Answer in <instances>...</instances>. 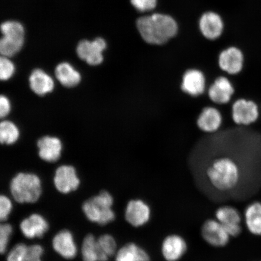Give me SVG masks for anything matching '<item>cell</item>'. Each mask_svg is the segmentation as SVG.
I'll use <instances>...</instances> for the list:
<instances>
[{
  "instance_id": "cell-1",
  "label": "cell",
  "mask_w": 261,
  "mask_h": 261,
  "mask_svg": "<svg viewBox=\"0 0 261 261\" xmlns=\"http://www.w3.org/2000/svg\"><path fill=\"white\" fill-rule=\"evenodd\" d=\"M137 27L143 40L152 45L165 44L178 32V25L174 19L159 14L140 18Z\"/></svg>"
},
{
  "instance_id": "cell-2",
  "label": "cell",
  "mask_w": 261,
  "mask_h": 261,
  "mask_svg": "<svg viewBox=\"0 0 261 261\" xmlns=\"http://www.w3.org/2000/svg\"><path fill=\"white\" fill-rule=\"evenodd\" d=\"M205 175L211 187L220 192L232 191L239 184L241 170L238 163L228 156L215 159L207 166Z\"/></svg>"
},
{
  "instance_id": "cell-3",
  "label": "cell",
  "mask_w": 261,
  "mask_h": 261,
  "mask_svg": "<svg viewBox=\"0 0 261 261\" xmlns=\"http://www.w3.org/2000/svg\"><path fill=\"white\" fill-rule=\"evenodd\" d=\"M13 197L19 203H34L42 194L41 182L37 175L19 173L10 185Z\"/></svg>"
},
{
  "instance_id": "cell-4",
  "label": "cell",
  "mask_w": 261,
  "mask_h": 261,
  "mask_svg": "<svg viewBox=\"0 0 261 261\" xmlns=\"http://www.w3.org/2000/svg\"><path fill=\"white\" fill-rule=\"evenodd\" d=\"M112 196L107 191L91 198L83 204V210L90 221L103 226L115 220L116 215L112 210Z\"/></svg>"
},
{
  "instance_id": "cell-5",
  "label": "cell",
  "mask_w": 261,
  "mask_h": 261,
  "mask_svg": "<svg viewBox=\"0 0 261 261\" xmlns=\"http://www.w3.org/2000/svg\"><path fill=\"white\" fill-rule=\"evenodd\" d=\"M3 37L0 41V52L2 56L11 57L23 46L24 29L19 22L8 21L1 25Z\"/></svg>"
},
{
  "instance_id": "cell-6",
  "label": "cell",
  "mask_w": 261,
  "mask_h": 261,
  "mask_svg": "<svg viewBox=\"0 0 261 261\" xmlns=\"http://www.w3.org/2000/svg\"><path fill=\"white\" fill-rule=\"evenodd\" d=\"M259 117V107L253 100L240 97L232 104L231 118L237 125H252L258 120Z\"/></svg>"
},
{
  "instance_id": "cell-7",
  "label": "cell",
  "mask_w": 261,
  "mask_h": 261,
  "mask_svg": "<svg viewBox=\"0 0 261 261\" xmlns=\"http://www.w3.org/2000/svg\"><path fill=\"white\" fill-rule=\"evenodd\" d=\"M201 234L205 242L214 247L226 246L230 239L223 224L216 219L204 221L201 228Z\"/></svg>"
},
{
  "instance_id": "cell-8",
  "label": "cell",
  "mask_w": 261,
  "mask_h": 261,
  "mask_svg": "<svg viewBox=\"0 0 261 261\" xmlns=\"http://www.w3.org/2000/svg\"><path fill=\"white\" fill-rule=\"evenodd\" d=\"M245 63L246 61L243 52L236 47L225 49L218 57V65L220 69L231 76L242 73Z\"/></svg>"
},
{
  "instance_id": "cell-9",
  "label": "cell",
  "mask_w": 261,
  "mask_h": 261,
  "mask_svg": "<svg viewBox=\"0 0 261 261\" xmlns=\"http://www.w3.org/2000/svg\"><path fill=\"white\" fill-rule=\"evenodd\" d=\"M107 43L103 38H98L93 41H81L77 45L78 57L91 65H97L102 63L103 51L106 50Z\"/></svg>"
},
{
  "instance_id": "cell-10",
  "label": "cell",
  "mask_w": 261,
  "mask_h": 261,
  "mask_svg": "<svg viewBox=\"0 0 261 261\" xmlns=\"http://www.w3.org/2000/svg\"><path fill=\"white\" fill-rule=\"evenodd\" d=\"M151 207L145 201L136 199L130 200L125 210V219L132 226L140 227L145 226L151 220Z\"/></svg>"
},
{
  "instance_id": "cell-11",
  "label": "cell",
  "mask_w": 261,
  "mask_h": 261,
  "mask_svg": "<svg viewBox=\"0 0 261 261\" xmlns=\"http://www.w3.org/2000/svg\"><path fill=\"white\" fill-rule=\"evenodd\" d=\"M188 248L184 237L178 234H171L162 241L161 252L166 261H178L187 252Z\"/></svg>"
},
{
  "instance_id": "cell-12",
  "label": "cell",
  "mask_w": 261,
  "mask_h": 261,
  "mask_svg": "<svg viewBox=\"0 0 261 261\" xmlns=\"http://www.w3.org/2000/svg\"><path fill=\"white\" fill-rule=\"evenodd\" d=\"M181 89L185 93L192 97H198L203 94L206 89V80L203 71L197 68L186 71L182 77Z\"/></svg>"
},
{
  "instance_id": "cell-13",
  "label": "cell",
  "mask_w": 261,
  "mask_h": 261,
  "mask_svg": "<svg viewBox=\"0 0 261 261\" xmlns=\"http://www.w3.org/2000/svg\"><path fill=\"white\" fill-rule=\"evenodd\" d=\"M236 93V89L231 81L226 76H219L208 88L210 99L218 105H224L230 102Z\"/></svg>"
},
{
  "instance_id": "cell-14",
  "label": "cell",
  "mask_w": 261,
  "mask_h": 261,
  "mask_svg": "<svg viewBox=\"0 0 261 261\" xmlns=\"http://www.w3.org/2000/svg\"><path fill=\"white\" fill-rule=\"evenodd\" d=\"M54 184L58 191L68 194L76 190L80 180L73 166L64 165L58 168L55 172Z\"/></svg>"
},
{
  "instance_id": "cell-15",
  "label": "cell",
  "mask_w": 261,
  "mask_h": 261,
  "mask_svg": "<svg viewBox=\"0 0 261 261\" xmlns=\"http://www.w3.org/2000/svg\"><path fill=\"white\" fill-rule=\"evenodd\" d=\"M223 123V116L220 111L214 107H205L198 116L197 126L202 132L213 133L220 128Z\"/></svg>"
},
{
  "instance_id": "cell-16",
  "label": "cell",
  "mask_w": 261,
  "mask_h": 261,
  "mask_svg": "<svg viewBox=\"0 0 261 261\" xmlns=\"http://www.w3.org/2000/svg\"><path fill=\"white\" fill-rule=\"evenodd\" d=\"M20 229L22 234L29 239L42 238L47 232L48 224L41 215L33 214L21 222Z\"/></svg>"
},
{
  "instance_id": "cell-17",
  "label": "cell",
  "mask_w": 261,
  "mask_h": 261,
  "mask_svg": "<svg viewBox=\"0 0 261 261\" xmlns=\"http://www.w3.org/2000/svg\"><path fill=\"white\" fill-rule=\"evenodd\" d=\"M200 28L202 34L208 40H216L223 31V22L219 15L214 12L204 14L200 19Z\"/></svg>"
},
{
  "instance_id": "cell-18",
  "label": "cell",
  "mask_w": 261,
  "mask_h": 261,
  "mask_svg": "<svg viewBox=\"0 0 261 261\" xmlns=\"http://www.w3.org/2000/svg\"><path fill=\"white\" fill-rule=\"evenodd\" d=\"M44 250L40 245L27 246L19 243L13 247L9 252L8 261H41Z\"/></svg>"
},
{
  "instance_id": "cell-19",
  "label": "cell",
  "mask_w": 261,
  "mask_h": 261,
  "mask_svg": "<svg viewBox=\"0 0 261 261\" xmlns=\"http://www.w3.org/2000/svg\"><path fill=\"white\" fill-rule=\"evenodd\" d=\"M53 247L55 250L65 259H73L76 255V246L70 231H60L54 238Z\"/></svg>"
},
{
  "instance_id": "cell-20",
  "label": "cell",
  "mask_w": 261,
  "mask_h": 261,
  "mask_svg": "<svg viewBox=\"0 0 261 261\" xmlns=\"http://www.w3.org/2000/svg\"><path fill=\"white\" fill-rule=\"evenodd\" d=\"M39 155L43 161L57 162L61 154L62 143L57 138L45 136L38 140Z\"/></svg>"
},
{
  "instance_id": "cell-21",
  "label": "cell",
  "mask_w": 261,
  "mask_h": 261,
  "mask_svg": "<svg viewBox=\"0 0 261 261\" xmlns=\"http://www.w3.org/2000/svg\"><path fill=\"white\" fill-rule=\"evenodd\" d=\"M29 83L32 91L40 96H44L54 89V80L41 69L33 71L29 77Z\"/></svg>"
},
{
  "instance_id": "cell-22",
  "label": "cell",
  "mask_w": 261,
  "mask_h": 261,
  "mask_svg": "<svg viewBox=\"0 0 261 261\" xmlns=\"http://www.w3.org/2000/svg\"><path fill=\"white\" fill-rule=\"evenodd\" d=\"M245 224L250 233L261 236V203L254 201L248 205L244 214Z\"/></svg>"
},
{
  "instance_id": "cell-23",
  "label": "cell",
  "mask_w": 261,
  "mask_h": 261,
  "mask_svg": "<svg viewBox=\"0 0 261 261\" xmlns=\"http://www.w3.org/2000/svg\"><path fill=\"white\" fill-rule=\"evenodd\" d=\"M151 256L143 248L134 243L125 245L117 253L116 261H151Z\"/></svg>"
},
{
  "instance_id": "cell-24",
  "label": "cell",
  "mask_w": 261,
  "mask_h": 261,
  "mask_svg": "<svg viewBox=\"0 0 261 261\" xmlns=\"http://www.w3.org/2000/svg\"><path fill=\"white\" fill-rule=\"evenodd\" d=\"M55 75L60 83L66 87L76 86L81 80L80 73L67 63L58 65L55 69Z\"/></svg>"
},
{
  "instance_id": "cell-25",
  "label": "cell",
  "mask_w": 261,
  "mask_h": 261,
  "mask_svg": "<svg viewBox=\"0 0 261 261\" xmlns=\"http://www.w3.org/2000/svg\"><path fill=\"white\" fill-rule=\"evenodd\" d=\"M82 254L84 261H107L109 259V257L101 252L97 240L91 234L84 238Z\"/></svg>"
},
{
  "instance_id": "cell-26",
  "label": "cell",
  "mask_w": 261,
  "mask_h": 261,
  "mask_svg": "<svg viewBox=\"0 0 261 261\" xmlns=\"http://www.w3.org/2000/svg\"><path fill=\"white\" fill-rule=\"evenodd\" d=\"M215 219L220 221L224 227L241 225L242 217L239 211L231 205H223L215 212Z\"/></svg>"
},
{
  "instance_id": "cell-27",
  "label": "cell",
  "mask_w": 261,
  "mask_h": 261,
  "mask_svg": "<svg viewBox=\"0 0 261 261\" xmlns=\"http://www.w3.org/2000/svg\"><path fill=\"white\" fill-rule=\"evenodd\" d=\"M19 133L14 123L3 121L0 124V141L2 143L11 145L19 138Z\"/></svg>"
},
{
  "instance_id": "cell-28",
  "label": "cell",
  "mask_w": 261,
  "mask_h": 261,
  "mask_svg": "<svg viewBox=\"0 0 261 261\" xmlns=\"http://www.w3.org/2000/svg\"><path fill=\"white\" fill-rule=\"evenodd\" d=\"M97 243L101 252L109 258L115 253L117 245L115 240L112 236L110 234H104L97 240Z\"/></svg>"
},
{
  "instance_id": "cell-29",
  "label": "cell",
  "mask_w": 261,
  "mask_h": 261,
  "mask_svg": "<svg viewBox=\"0 0 261 261\" xmlns=\"http://www.w3.org/2000/svg\"><path fill=\"white\" fill-rule=\"evenodd\" d=\"M15 72V66L8 57L0 58V79L6 81L10 79Z\"/></svg>"
},
{
  "instance_id": "cell-30",
  "label": "cell",
  "mask_w": 261,
  "mask_h": 261,
  "mask_svg": "<svg viewBox=\"0 0 261 261\" xmlns=\"http://www.w3.org/2000/svg\"><path fill=\"white\" fill-rule=\"evenodd\" d=\"M12 233V227L9 224H2L0 226V252H6L9 238Z\"/></svg>"
},
{
  "instance_id": "cell-31",
  "label": "cell",
  "mask_w": 261,
  "mask_h": 261,
  "mask_svg": "<svg viewBox=\"0 0 261 261\" xmlns=\"http://www.w3.org/2000/svg\"><path fill=\"white\" fill-rule=\"evenodd\" d=\"M12 208L11 200L6 196L2 195L0 197V219L2 221H6L8 219Z\"/></svg>"
},
{
  "instance_id": "cell-32",
  "label": "cell",
  "mask_w": 261,
  "mask_h": 261,
  "mask_svg": "<svg viewBox=\"0 0 261 261\" xmlns=\"http://www.w3.org/2000/svg\"><path fill=\"white\" fill-rule=\"evenodd\" d=\"M136 9L141 12L151 11L156 7V0H130Z\"/></svg>"
},
{
  "instance_id": "cell-33",
  "label": "cell",
  "mask_w": 261,
  "mask_h": 261,
  "mask_svg": "<svg viewBox=\"0 0 261 261\" xmlns=\"http://www.w3.org/2000/svg\"><path fill=\"white\" fill-rule=\"evenodd\" d=\"M11 111V104L7 97L2 96L0 97V116L1 118L6 117Z\"/></svg>"
},
{
  "instance_id": "cell-34",
  "label": "cell",
  "mask_w": 261,
  "mask_h": 261,
  "mask_svg": "<svg viewBox=\"0 0 261 261\" xmlns=\"http://www.w3.org/2000/svg\"><path fill=\"white\" fill-rule=\"evenodd\" d=\"M259 109H260V117H259V119L261 120V103L259 104Z\"/></svg>"
}]
</instances>
